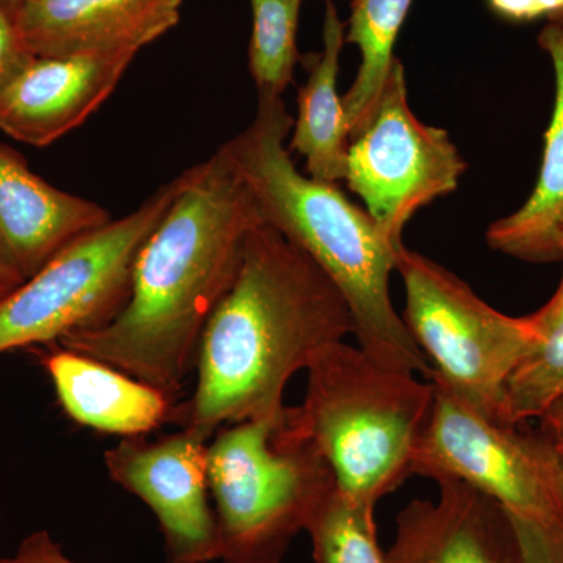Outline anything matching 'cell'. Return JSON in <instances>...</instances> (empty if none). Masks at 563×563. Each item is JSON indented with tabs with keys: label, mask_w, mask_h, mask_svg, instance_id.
Wrapping results in <instances>:
<instances>
[{
	"label": "cell",
	"mask_w": 563,
	"mask_h": 563,
	"mask_svg": "<svg viewBox=\"0 0 563 563\" xmlns=\"http://www.w3.org/2000/svg\"><path fill=\"white\" fill-rule=\"evenodd\" d=\"M307 374L306 399L285 407V422L328 462L347 498L376 509L412 476L433 384L385 366L343 340L324 347Z\"/></svg>",
	"instance_id": "277c9868"
},
{
	"label": "cell",
	"mask_w": 563,
	"mask_h": 563,
	"mask_svg": "<svg viewBox=\"0 0 563 563\" xmlns=\"http://www.w3.org/2000/svg\"><path fill=\"white\" fill-rule=\"evenodd\" d=\"M561 262L563 265V235ZM531 317L539 332V344L507 385L504 410L507 424L539 418L563 393V273L553 298Z\"/></svg>",
	"instance_id": "d6986e66"
},
{
	"label": "cell",
	"mask_w": 563,
	"mask_h": 563,
	"mask_svg": "<svg viewBox=\"0 0 563 563\" xmlns=\"http://www.w3.org/2000/svg\"><path fill=\"white\" fill-rule=\"evenodd\" d=\"M295 120L280 96H258L254 120L224 144L263 222L306 252L342 292L358 347L390 368L431 379L432 366L391 302L399 247L336 184L302 174L287 139Z\"/></svg>",
	"instance_id": "3957f363"
},
{
	"label": "cell",
	"mask_w": 563,
	"mask_h": 563,
	"mask_svg": "<svg viewBox=\"0 0 563 563\" xmlns=\"http://www.w3.org/2000/svg\"><path fill=\"white\" fill-rule=\"evenodd\" d=\"M139 51L32 57L0 90V129L46 147L80 128L117 90Z\"/></svg>",
	"instance_id": "8fae6325"
},
{
	"label": "cell",
	"mask_w": 563,
	"mask_h": 563,
	"mask_svg": "<svg viewBox=\"0 0 563 563\" xmlns=\"http://www.w3.org/2000/svg\"><path fill=\"white\" fill-rule=\"evenodd\" d=\"M24 282L21 276H18L13 269L9 268L2 261H0V301L11 291L16 290L18 287Z\"/></svg>",
	"instance_id": "4316f807"
},
{
	"label": "cell",
	"mask_w": 563,
	"mask_h": 563,
	"mask_svg": "<svg viewBox=\"0 0 563 563\" xmlns=\"http://www.w3.org/2000/svg\"><path fill=\"white\" fill-rule=\"evenodd\" d=\"M428 424L412 462V476L470 485L514 517L539 525L563 523V461L553 444L520 424L474 412L433 383Z\"/></svg>",
	"instance_id": "ba28073f"
},
{
	"label": "cell",
	"mask_w": 563,
	"mask_h": 563,
	"mask_svg": "<svg viewBox=\"0 0 563 563\" xmlns=\"http://www.w3.org/2000/svg\"><path fill=\"white\" fill-rule=\"evenodd\" d=\"M509 517L517 531L523 563H563V523L547 526L510 514Z\"/></svg>",
	"instance_id": "7402d4cb"
},
{
	"label": "cell",
	"mask_w": 563,
	"mask_h": 563,
	"mask_svg": "<svg viewBox=\"0 0 563 563\" xmlns=\"http://www.w3.org/2000/svg\"><path fill=\"white\" fill-rule=\"evenodd\" d=\"M181 0H25L18 22L35 57L141 51L180 21Z\"/></svg>",
	"instance_id": "5bb4252c"
},
{
	"label": "cell",
	"mask_w": 563,
	"mask_h": 563,
	"mask_svg": "<svg viewBox=\"0 0 563 563\" xmlns=\"http://www.w3.org/2000/svg\"><path fill=\"white\" fill-rule=\"evenodd\" d=\"M261 222L251 191L221 146L181 174L176 199L136 257L121 312L55 344L176 398L196 366L210 314L235 280L247 236Z\"/></svg>",
	"instance_id": "6da1fadb"
},
{
	"label": "cell",
	"mask_w": 563,
	"mask_h": 563,
	"mask_svg": "<svg viewBox=\"0 0 563 563\" xmlns=\"http://www.w3.org/2000/svg\"><path fill=\"white\" fill-rule=\"evenodd\" d=\"M435 483L437 501L413 499L399 512L387 563H523L501 504L459 481Z\"/></svg>",
	"instance_id": "7c38bea8"
},
{
	"label": "cell",
	"mask_w": 563,
	"mask_h": 563,
	"mask_svg": "<svg viewBox=\"0 0 563 563\" xmlns=\"http://www.w3.org/2000/svg\"><path fill=\"white\" fill-rule=\"evenodd\" d=\"M548 22H561V24H563V11L561 14H558V16L553 18V20H550Z\"/></svg>",
	"instance_id": "83f0119b"
},
{
	"label": "cell",
	"mask_w": 563,
	"mask_h": 563,
	"mask_svg": "<svg viewBox=\"0 0 563 563\" xmlns=\"http://www.w3.org/2000/svg\"><path fill=\"white\" fill-rule=\"evenodd\" d=\"M350 333L354 322L339 288L306 252L261 222L203 329L195 391L174 404L168 422L209 442L224 426L279 415L292 374Z\"/></svg>",
	"instance_id": "7a4b0ae2"
},
{
	"label": "cell",
	"mask_w": 563,
	"mask_h": 563,
	"mask_svg": "<svg viewBox=\"0 0 563 563\" xmlns=\"http://www.w3.org/2000/svg\"><path fill=\"white\" fill-rule=\"evenodd\" d=\"M10 2L22 3V2H25V0H10Z\"/></svg>",
	"instance_id": "f1b7e54d"
},
{
	"label": "cell",
	"mask_w": 563,
	"mask_h": 563,
	"mask_svg": "<svg viewBox=\"0 0 563 563\" xmlns=\"http://www.w3.org/2000/svg\"><path fill=\"white\" fill-rule=\"evenodd\" d=\"M346 24L332 0L325 2L322 51L302 58L309 77L298 92V120L291 129L290 152L306 157L313 179L339 184L346 173L350 125L343 96L336 90Z\"/></svg>",
	"instance_id": "e0dca14e"
},
{
	"label": "cell",
	"mask_w": 563,
	"mask_h": 563,
	"mask_svg": "<svg viewBox=\"0 0 563 563\" xmlns=\"http://www.w3.org/2000/svg\"><path fill=\"white\" fill-rule=\"evenodd\" d=\"M335 484L328 462L288 428L285 409L224 426L209 444L218 561L280 563Z\"/></svg>",
	"instance_id": "5b68a950"
},
{
	"label": "cell",
	"mask_w": 563,
	"mask_h": 563,
	"mask_svg": "<svg viewBox=\"0 0 563 563\" xmlns=\"http://www.w3.org/2000/svg\"><path fill=\"white\" fill-rule=\"evenodd\" d=\"M303 0H251L250 73L258 96H280L299 62L298 27Z\"/></svg>",
	"instance_id": "ffe728a7"
},
{
	"label": "cell",
	"mask_w": 563,
	"mask_h": 563,
	"mask_svg": "<svg viewBox=\"0 0 563 563\" xmlns=\"http://www.w3.org/2000/svg\"><path fill=\"white\" fill-rule=\"evenodd\" d=\"M109 221L103 207L47 184L20 154L0 144V261L22 279Z\"/></svg>",
	"instance_id": "4fadbf2b"
},
{
	"label": "cell",
	"mask_w": 563,
	"mask_h": 563,
	"mask_svg": "<svg viewBox=\"0 0 563 563\" xmlns=\"http://www.w3.org/2000/svg\"><path fill=\"white\" fill-rule=\"evenodd\" d=\"M325 2H328V0H325Z\"/></svg>",
	"instance_id": "f546056e"
},
{
	"label": "cell",
	"mask_w": 563,
	"mask_h": 563,
	"mask_svg": "<svg viewBox=\"0 0 563 563\" xmlns=\"http://www.w3.org/2000/svg\"><path fill=\"white\" fill-rule=\"evenodd\" d=\"M539 44L554 69V107L544 133L539 180L523 207L493 222L487 243L521 262L554 263L561 262L563 235V24L548 22Z\"/></svg>",
	"instance_id": "2e32d148"
},
{
	"label": "cell",
	"mask_w": 563,
	"mask_h": 563,
	"mask_svg": "<svg viewBox=\"0 0 563 563\" xmlns=\"http://www.w3.org/2000/svg\"><path fill=\"white\" fill-rule=\"evenodd\" d=\"M413 0H352L344 43L361 52L354 84L343 96L350 135L365 128L379 102L393 63L395 44Z\"/></svg>",
	"instance_id": "ac0fdd59"
},
{
	"label": "cell",
	"mask_w": 563,
	"mask_h": 563,
	"mask_svg": "<svg viewBox=\"0 0 563 563\" xmlns=\"http://www.w3.org/2000/svg\"><path fill=\"white\" fill-rule=\"evenodd\" d=\"M465 172L448 132L418 120L410 109L406 69L396 58L373 117L350 141L347 188L385 239L401 246L410 218L453 192Z\"/></svg>",
	"instance_id": "9c48e42d"
},
{
	"label": "cell",
	"mask_w": 563,
	"mask_h": 563,
	"mask_svg": "<svg viewBox=\"0 0 563 563\" xmlns=\"http://www.w3.org/2000/svg\"><path fill=\"white\" fill-rule=\"evenodd\" d=\"M180 185L181 174L132 213L77 236L3 298L0 354L55 344L70 332L113 320L131 296L141 247L172 207Z\"/></svg>",
	"instance_id": "52a82bcc"
},
{
	"label": "cell",
	"mask_w": 563,
	"mask_h": 563,
	"mask_svg": "<svg viewBox=\"0 0 563 563\" xmlns=\"http://www.w3.org/2000/svg\"><path fill=\"white\" fill-rule=\"evenodd\" d=\"M111 479L151 507L169 563L220 559L217 515L210 509L209 444L179 429L150 440L124 437L103 455Z\"/></svg>",
	"instance_id": "30bf717a"
},
{
	"label": "cell",
	"mask_w": 563,
	"mask_h": 563,
	"mask_svg": "<svg viewBox=\"0 0 563 563\" xmlns=\"http://www.w3.org/2000/svg\"><path fill=\"white\" fill-rule=\"evenodd\" d=\"M539 420L540 433L553 444L555 453L561 455L563 461V393L543 410Z\"/></svg>",
	"instance_id": "484cf974"
},
{
	"label": "cell",
	"mask_w": 563,
	"mask_h": 563,
	"mask_svg": "<svg viewBox=\"0 0 563 563\" xmlns=\"http://www.w3.org/2000/svg\"><path fill=\"white\" fill-rule=\"evenodd\" d=\"M32 57L18 22V3L0 0V90Z\"/></svg>",
	"instance_id": "603a6c76"
},
{
	"label": "cell",
	"mask_w": 563,
	"mask_h": 563,
	"mask_svg": "<svg viewBox=\"0 0 563 563\" xmlns=\"http://www.w3.org/2000/svg\"><path fill=\"white\" fill-rule=\"evenodd\" d=\"M0 563H76L66 558L60 544L47 531L33 532L22 540L16 553Z\"/></svg>",
	"instance_id": "d4e9b609"
},
{
	"label": "cell",
	"mask_w": 563,
	"mask_h": 563,
	"mask_svg": "<svg viewBox=\"0 0 563 563\" xmlns=\"http://www.w3.org/2000/svg\"><path fill=\"white\" fill-rule=\"evenodd\" d=\"M487 5L496 16L517 24L540 18L550 21L563 11V0H487Z\"/></svg>",
	"instance_id": "cb8c5ba5"
},
{
	"label": "cell",
	"mask_w": 563,
	"mask_h": 563,
	"mask_svg": "<svg viewBox=\"0 0 563 563\" xmlns=\"http://www.w3.org/2000/svg\"><path fill=\"white\" fill-rule=\"evenodd\" d=\"M374 507L332 488L314 510L306 531L317 563H387L377 542Z\"/></svg>",
	"instance_id": "44dd1931"
},
{
	"label": "cell",
	"mask_w": 563,
	"mask_h": 563,
	"mask_svg": "<svg viewBox=\"0 0 563 563\" xmlns=\"http://www.w3.org/2000/svg\"><path fill=\"white\" fill-rule=\"evenodd\" d=\"M41 363L63 410L85 428L135 437L168 422L174 399L109 363L60 346Z\"/></svg>",
	"instance_id": "9a60e30c"
},
{
	"label": "cell",
	"mask_w": 563,
	"mask_h": 563,
	"mask_svg": "<svg viewBox=\"0 0 563 563\" xmlns=\"http://www.w3.org/2000/svg\"><path fill=\"white\" fill-rule=\"evenodd\" d=\"M396 272L406 287L402 320L431 363L429 380L474 412L506 422L507 385L539 344L531 314L493 309L461 277L404 244Z\"/></svg>",
	"instance_id": "8992f818"
}]
</instances>
